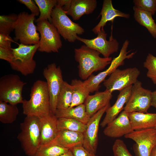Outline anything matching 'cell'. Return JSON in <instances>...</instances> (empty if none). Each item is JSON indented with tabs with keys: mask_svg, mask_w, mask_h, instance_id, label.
I'll list each match as a JSON object with an SVG mask.
<instances>
[{
	"mask_svg": "<svg viewBox=\"0 0 156 156\" xmlns=\"http://www.w3.org/2000/svg\"><path fill=\"white\" fill-rule=\"evenodd\" d=\"M75 58L79 64L78 74L82 79L85 80L95 72L103 69L111 64L112 57H101L98 51L86 45L75 49Z\"/></svg>",
	"mask_w": 156,
	"mask_h": 156,
	"instance_id": "obj_1",
	"label": "cell"
},
{
	"mask_svg": "<svg viewBox=\"0 0 156 156\" xmlns=\"http://www.w3.org/2000/svg\"><path fill=\"white\" fill-rule=\"evenodd\" d=\"M22 104L23 113L26 116L40 117L51 113L46 81L41 80L35 81L31 88L30 99L23 100Z\"/></svg>",
	"mask_w": 156,
	"mask_h": 156,
	"instance_id": "obj_2",
	"label": "cell"
},
{
	"mask_svg": "<svg viewBox=\"0 0 156 156\" xmlns=\"http://www.w3.org/2000/svg\"><path fill=\"white\" fill-rule=\"evenodd\" d=\"M21 131L17 138L25 154L34 156L40 146V118L27 116L20 124Z\"/></svg>",
	"mask_w": 156,
	"mask_h": 156,
	"instance_id": "obj_3",
	"label": "cell"
},
{
	"mask_svg": "<svg viewBox=\"0 0 156 156\" xmlns=\"http://www.w3.org/2000/svg\"><path fill=\"white\" fill-rule=\"evenodd\" d=\"M39 47V44L26 45L20 43L18 47L12 48L13 57L9 63L12 68L25 76L33 74L36 66L33 57Z\"/></svg>",
	"mask_w": 156,
	"mask_h": 156,
	"instance_id": "obj_4",
	"label": "cell"
},
{
	"mask_svg": "<svg viewBox=\"0 0 156 156\" xmlns=\"http://www.w3.org/2000/svg\"><path fill=\"white\" fill-rule=\"evenodd\" d=\"M18 15L14 31L15 41L26 45L39 44L40 36L34 23L35 16L23 12Z\"/></svg>",
	"mask_w": 156,
	"mask_h": 156,
	"instance_id": "obj_5",
	"label": "cell"
},
{
	"mask_svg": "<svg viewBox=\"0 0 156 156\" xmlns=\"http://www.w3.org/2000/svg\"><path fill=\"white\" fill-rule=\"evenodd\" d=\"M67 15L62 8L57 5L52 12L51 23L66 40L74 42L77 40V35L82 34L84 30L79 24L73 22Z\"/></svg>",
	"mask_w": 156,
	"mask_h": 156,
	"instance_id": "obj_6",
	"label": "cell"
},
{
	"mask_svg": "<svg viewBox=\"0 0 156 156\" xmlns=\"http://www.w3.org/2000/svg\"><path fill=\"white\" fill-rule=\"evenodd\" d=\"M26 84L17 75L2 76L0 78V101L14 105L22 103V91Z\"/></svg>",
	"mask_w": 156,
	"mask_h": 156,
	"instance_id": "obj_7",
	"label": "cell"
},
{
	"mask_svg": "<svg viewBox=\"0 0 156 156\" xmlns=\"http://www.w3.org/2000/svg\"><path fill=\"white\" fill-rule=\"evenodd\" d=\"M36 27L40 34L38 50L47 53L58 52L62 43L60 35L55 27L48 20L37 22Z\"/></svg>",
	"mask_w": 156,
	"mask_h": 156,
	"instance_id": "obj_8",
	"label": "cell"
},
{
	"mask_svg": "<svg viewBox=\"0 0 156 156\" xmlns=\"http://www.w3.org/2000/svg\"><path fill=\"white\" fill-rule=\"evenodd\" d=\"M129 44L127 40L124 43L119 55L112 61L110 66L105 70L96 75L92 74L83 82L84 84L90 93H92L98 90L100 83L105 80L108 75H110L115 70L124 64V60L126 59L132 57L135 53L128 54L129 51L127 50Z\"/></svg>",
	"mask_w": 156,
	"mask_h": 156,
	"instance_id": "obj_9",
	"label": "cell"
},
{
	"mask_svg": "<svg viewBox=\"0 0 156 156\" xmlns=\"http://www.w3.org/2000/svg\"><path fill=\"white\" fill-rule=\"evenodd\" d=\"M152 92L151 90L143 88L142 83L138 80L132 86L124 110L129 113L133 112L147 113L151 106Z\"/></svg>",
	"mask_w": 156,
	"mask_h": 156,
	"instance_id": "obj_10",
	"label": "cell"
},
{
	"mask_svg": "<svg viewBox=\"0 0 156 156\" xmlns=\"http://www.w3.org/2000/svg\"><path fill=\"white\" fill-rule=\"evenodd\" d=\"M140 73L139 70L135 67L123 70L117 68L104 80L103 84L106 89L111 93L115 90L120 91L134 84Z\"/></svg>",
	"mask_w": 156,
	"mask_h": 156,
	"instance_id": "obj_11",
	"label": "cell"
},
{
	"mask_svg": "<svg viewBox=\"0 0 156 156\" xmlns=\"http://www.w3.org/2000/svg\"><path fill=\"white\" fill-rule=\"evenodd\" d=\"M43 74L46 80L49 96L51 113L55 114L58 95L64 81L60 67L55 63L49 64L43 70Z\"/></svg>",
	"mask_w": 156,
	"mask_h": 156,
	"instance_id": "obj_12",
	"label": "cell"
},
{
	"mask_svg": "<svg viewBox=\"0 0 156 156\" xmlns=\"http://www.w3.org/2000/svg\"><path fill=\"white\" fill-rule=\"evenodd\" d=\"M124 137L135 142L133 148L136 156H149L152 149L156 145V129L155 128L133 131Z\"/></svg>",
	"mask_w": 156,
	"mask_h": 156,
	"instance_id": "obj_13",
	"label": "cell"
},
{
	"mask_svg": "<svg viewBox=\"0 0 156 156\" xmlns=\"http://www.w3.org/2000/svg\"><path fill=\"white\" fill-rule=\"evenodd\" d=\"M97 36L91 39L77 37L78 40L85 44L89 47L94 49L102 54L104 57L108 58L112 54L117 52L119 49V43L114 38L112 31L109 39H106L107 34L102 28L97 34Z\"/></svg>",
	"mask_w": 156,
	"mask_h": 156,
	"instance_id": "obj_14",
	"label": "cell"
},
{
	"mask_svg": "<svg viewBox=\"0 0 156 156\" xmlns=\"http://www.w3.org/2000/svg\"><path fill=\"white\" fill-rule=\"evenodd\" d=\"M110 106V103L90 117L86 124L83 133V147L88 151L96 154L98 142V131L101 119L107 109Z\"/></svg>",
	"mask_w": 156,
	"mask_h": 156,
	"instance_id": "obj_15",
	"label": "cell"
},
{
	"mask_svg": "<svg viewBox=\"0 0 156 156\" xmlns=\"http://www.w3.org/2000/svg\"><path fill=\"white\" fill-rule=\"evenodd\" d=\"M133 131L129 113L124 110L107 125L103 132L104 134L108 137L117 138L124 136Z\"/></svg>",
	"mask_w": 156,
	"mask_h": 156,
	"instance_id": "obj_16",
	"label": "cell"
},
{
	"mask_svg": "<svg viewBox=\"0 0 156 156\" xmlns=\"http://www.w3.org/2000/svg\"><path fill=\"white\" fill-rule=\"evenodd\" d=\"M39 117L40 129V147L53 141L59 130L57 125V118L55 114L51 113Z\"/></svg>",
	"mask_w": 156,
	"mask_h": 156,
	"instance_id": "obj_17",
	"label": "cell"
},
{
	"mask_svg": "<svg viewBox=\"0 0 156 156\" xmlns=\"http://www.w3.org/2000/svg\"><path fill=\"white\" fill-rule=\"evenodd\" d=\"M112 97V93L106 89L97 92L94 95H89L84 103L87 114L91 117L110 103Z\"/></svg>",
	"mask_w": 156,
	"mask_h": 156,
	"instance_id": "obj_18",
	"label": "cell"
},
{
	"mask_svg": "<svg viewBox=\"0 0 156 156\" xmlns=\"http://www.w3.org/2000/svg\"><path fill=\"white\" fill-rule=\"evenodd\" d=\"M132 86H130L120 91L115 103L106 111L105 116L100 124L102 127H105L113 120L124 109V106L130 96Z\"/></svg>",
	"mask_w": 156,
	"mask_h": 156,
	"instance_id": "obj_19",
	"label": "cell"
},
{
	"mask_svg": "<svg viewBox=\"0 0 156 156\" xmlns=\"http://www.w3.org/2000/svg\"><path fill=\"white\" fill-rule=\"evenodd\" d=\"M100 15L101 16L100 21L92 30L96 34L102 28H104L108 21H111L113 22L114 19L117 17L128 18L130 16L129 14L123 13L115 9L113 7L111 0L103 1Z\"/></svg>",
	"mask_w": 156,
	"mask_h": 156,
	"instance_id": "obj_20",
	"label": "cell"
},
{
	"mask_svg": "<svg viewBox=\"0 0 156 156\" xmlns=\"http://www.w3.org/2000/svg\"><path fill=\"white\" fill-rule=\"evenodd\" d=\"M97 4L96 0H72L69 8L65 12L74 20H78L84 14H92Z\"/></svg>",
	"mask_w": 156,
	"mask_h": 156,
	"instance_id": "obj_21",
	"label": "cell"
},
{
	"mask_svg": "<svg viewBox=\"0 0 156 156\" xmlns=\"http://www.w3.org/2000/svg\"><path fill=\"white\" fill-rule=\"evenodd\" d=\"M129 118L134 131L155 128L156 113L133 112L129 113Z\"/></svg>",
	"mask_w": 156,
	"mask_h": 156,
	"instance_id": "obj_22",
	"label": "cell"
},
{
	"mask_svg": "<svg viewBox=\"0 0 156 156\" xmlns=\"http://www.w3.org/2000/svg\"><path fill=\"white\" fill-rule=\"evenodd\" d=\"M83 133L66 130H59L54 140L60 146L69 150L75 147L83 145Z\"/></svg>",
	"mask_w": 156,
	"mask_h": 156,
	"instance_id": "obj_23",
	"label": "cell"
},
{
	"mask_svg": "<svg viewBox=\"0 0 156 156\" xmlns=\"http://www.w3.org/2000/svg\"><path fill=\"white\" fill-rule=\"evenodd\" d=\"M55 115L57 118L75 119L87 124L90 117L87 114L84 104L64 109H57Z\"/></svg>",
	"mask_w": 156,
	"mask_h": 156,
	"instance_id": "obj_24",
	"label": "cell"
},
{
	"mask_svg": "<svg viewBox=\"0 0 156 156\" xmlns=\"http://www.w3.org/2000/svg\"><path fill=\"white\" fill-rule=\"evenodd\" d=\"M133 16L135 20L140 25L145 27L152 36L156 37V24L149 12L134 6Z\"/></svg>",
	"mask_w": 156,
	"mask_h": 156,
	"instance_id": "obj_25",
	"label": "cell"
},
{
	"mask_svg": "<svg viewBox=\"0 0 156 156\" xmlns=\"http://www.w3.org/2000/svg\"><path fill=\"white\" fill-rule=\"evenodd\" d=\"M70 84L73 90L72 101L70 107L83 104L90 93L85 86L83 81L79 79H73Z\"/></svg>",
	"mask_w": 156,
	"mask_h": 156,
	"instance_id": "obj_26",
	"label": "cell"
},
{
	"mask_svg": "<svg viewBox=\"0 0 156 156\" xmlns=\"http://www.w3.org/2000/svg\"><path fill=\"white\" fill-rule=\"evenodd\" d=\"M18 113L16 105L0 101V121L2 123H12L16 120Z\"/></svg>",
	"mask_w": 156,
	"mask_h": 156,
	"instance_id": "obj_27",
	"label": "cell"
},
{
	"mask_svg": "<svg viewBox=\"0 0 156 156\" xmlns=\"http://www.w3.org/2000/svg\"><path fill=\"white\" fill-rule=\"evenodd\" d=\"M72 95L71 85L64 81L57 97V109H64L70 107L72 102Z\"/></svg>",
	"mask_w": 156,
	"mask_h": 156,
	"instance_id": "obj_28",
	"label": "cell"
},
{
	"mask_svg": "<svg viewBox=\"0 0 156 156\" xmlns=\"http://www.w3.org/2000/svg\"><path fill=\"white\" fill-rule=\"evenodd\" d=\"M40 11V14L35 22L48 20L51 23V15L53 8L57 5V0H34Z\"/></svg>",
	"mask_w": 156,
	"mask_h": 156,
	"instance_id": "obj_29",
	"label": "cell"
},
{
	"mask_svg": "<svg viewBox=\"0 0 156 156\" xmlns=\"http://www.w3.org/2000/svg\"><path fill=\"white\" fill-rule=\"evenodd\" d=\"M57 125L58 130H66L83 133L86 128V124L75 119L67 118H57Z\"/></svg>",
	"mask_w": 156,
	"mask_h": 156,
	"instance_id": "obj_30",
	"label": "cell"
},
{
	"mask_svg": "<svg viewBox=\"0 0 156 156\" xmlns=\"http://www.w3.org/2000/svg\"><path fill=\"white\" fill-rule=\"evenodd\" d=\"M69 150L60 146L53 140L49 144L40 146L34 156H58Z\"/></svg>",
	"mask_w": 156,
	"mask_h": 156,
	"instance_id": "obj_31",
	"label": "cell"
},
{
	"mask_svg": "<svg viewBox=\"0 0 156 156\" xmlns=\"http://www.w3.org/2000/svg\"><path fill=\"white\" fill-rule=\"evenodd\" d=\"M18 15L12 13L0 16V33L9 35L14 30Z\"/></svg>",
	"mask_w": 156,
	"mask_h": 156,
	"instance_id": "obj_32",
	"label": "cell"
},
{
	"mask_svg": "<svg viewBox=\"0 0 156 156\" xmlns=\"http://www.w3.org/2000/svg\"><path fill=\"white\" fill-rule=\"evenodd\" d=\"M143 66L147 70V76L150 78L153 83L156 84V57L151 53H148Z\"/></svg>",
	"mask_w": 156,
	"mask_h": 156,
	"instance_id": "obj_33",
	"label": "cell"
},
{
	"mask_svg": "<svg viewBox=\"0 0 156 156\" xmlns=\"http://www.w3.org/2000/svg\"><path fill=\"white\" fill-rule=\"evenodd\" d=\"M135 7L153 15L156 11V0H134Z\"/></svg>",
	"mask_w": 156,
	"mask_h": 156,
	"instance_id": "obj_34",
	"label": "cell"
},
{
	"mask_svg": "<svg viewBox=\"0 0 156 156\" xmlns=\"http://www.w3.org/2000/svg\"><path fill=\"white\" fill-rule=\"evenodd\" d=\"M112 149L114 156H133L123 141L120 139L115 140Z\"/></svg>",
	"mask_w": 156,
	"mask_h": 156,
	"instance_id": "obj_35",
	"label": "cell"
},
{
	"mask_svg": "<svg viewBox=\"0 0 156 156\" xmlns=\"http://www.w3.org/2000/svg\"><path fill=\"white\" fill-rule=\"evenodd\" d=\"M17 1L25 5L30 11L31 14L35 16L40 14L39 9L34 0H18Z\"/></svg>",
	"mask_w": 156,
	"mask_h": 156,
	"instance_id": "obj_36",
	"label": "cell"
},
{
	"mask_svg": "<svg viewBox=\"0 0 156 156\" xmlns=\"http://www.w3.org/2000/svg\"><path fill=\"white\" fill-rule=\"evenodd\" d=\"M70 150L74 156H99L88 151L83 145L75 147Z\"/></svg>",
	"mask_w": 156,
	"mask_h": 156,
	"instance_id": "obj_37",
	"label": "cell"
},
{
	"mask_svg": "<svg viewBox=\"0 0 156 156\" xmlns=\"http://www.w3.org/2000/svg\"><path fill=\"white\" fill-rule=\"evenodd\" d=\"M12 48L0 47V59L7 61L10 63L13 57Z\"/></svg>",
	"mask_w": 156,
	"mask_h": 156,
	"instance_id": "obj_38",
	"label": "cell"
},
{
	"mask_svg": "<svg viewBox=\"0 0 156 156\" xmlns=\"http://www.w3.org/2000/svg\"><path fill=\"white\" fill-rule=\"evenodd\" d=\"M12 40L9 35L0 33V47L10 48Z\"/></svg>",
	"mask_w": 156,
	"mask_h": 156,
	"instance_id": "obj_39",
	"label": "cell"
},
{
	"mask_svg": "<svg viewBox=\"0 0 156 156\" xmlns=\"http://www.w3.org/2000/svg\"><path fill=\"white\" fill-rule=\"evenodd\" d=\"M57 5L61 7L65 12L69 8L72 0H57Z\"/></svg>",
	"mask_w": 156,
	"mask_h": 156,
	"instance_id": "obj_40",
	"label": "cell"
},
{
	"mask_svg": "<svg viewBox=\"0 0 156 156\" xmlns=\"http://www.w3.org/2000/svg\"><path fill=\"white\" fill-rule=\"evenodd\" d=\"M151 106L156 108V90L152 92Z\"/></svg>",
	"mask_w": 156,
	"mask_h": 156,
	"instance_id": "obj_41",
	"label": "cell"
},
{
	"mask_svg": "<svg viewBox=\"0 0 156 156\" xmlns=\"http://www.w3.org/2000/svg\"><path fill=\"white\" fill-rule=\"evenodd\" d=\"M58 156H74L72 151L69 150L67 152L63 153Z\"/></svg>",
	"mask_w": 156,
	"mask_h": 156,
	"instance_id": "obj_42",
	"label": "cell"
},
{
	"mask_svg": "<svg viewBox=\"0 0 156 156\" xmlns=\"http://www.w3.org/2000/svg\"><path fill=\"white\" fill-rule=\"evenodd\" d=\"M149 156H156V145L152 149Z\"/></svg>",
	"mask_w": 156,
	"mask_h": 156,
	"instance_id": "obj_43",
	"label": "cell"
},
{
	"mask_svg": "<svg viewBox=\"0 0 156 156\" xmlns=\"http://www.w3.org/2000/svg\"><path fill=\"white\" fill-rule=\"evenodd\" d=\"M155 128L156 129V126H155Z\"/></svg>",
	"mask_w": 156,
	"mask_h": 156,
	"instance_id": "obj_44",
	"label": "cell"
}]
</instances>
